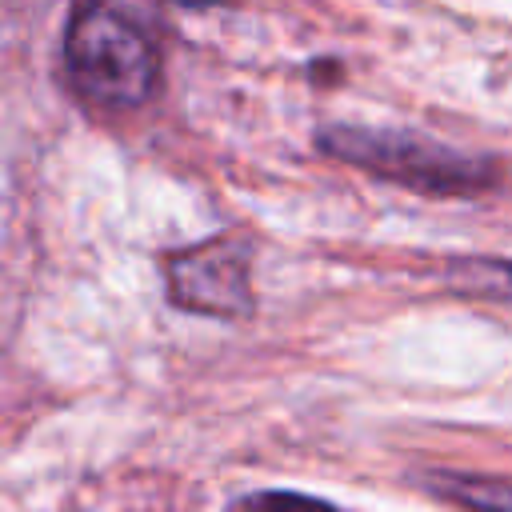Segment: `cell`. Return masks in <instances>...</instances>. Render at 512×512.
<instances>
[{
	"instance_id": "6da1fadb",
	"label": "cell",
	"mask_w": 512,
	"mask_h": 512,
	"mask_svg": "<svg viewBox=\"0 0 512 512\" xmlns=\"http://www.w3.org/2000/svg\"><path fill=\"white\" fill-rule=\"evenodd\" d=\"M64 76L96 108L124 112L144 104L160 80V48L140 12L120 4H84L64 28Z\"/></svg>"
},
{
	"instance_id": "7a4b0ae2",
	"label": "cell",
	"mask_w": 512,
	"mask_h": 512,
	"mask_svg": "<svg viewBox=\"0 0 512 512\" xmlns=\"http://www.w3.org/2000/svg\"><path fill=\"white\" fill-rule=\"evenodd\" d=\"M316 148L356 164L380 180L428 192V196H468L484 192L500 180L496 160L468 156L448 144H436L416 132L400 128H360V124H332L316 132Z\"/></svg>"
},
{
	"instance_id": "3957f363",
	"label": "cell",
	"mask_w": 512,
	"mask_h": 512,
	"mask_svg": "<svg viewBox=\"0 0 512 512\" xmlns=\"http://www.w3.org/2000/svg\"><path fill=\"white\" fill-rule=\"evenodd\" d=\"M168 300L184 312L240 320L256 308L248 280V248L240 240H204L164 260Z\"/></svg>"
},
{
	"instance_id": "277c9868",
	"label": "cell",
	"mask_w": 512,
	"mask_h": 512,
	"mask_svg": "<svg viewBox=\"0 0 512 512\" xmlns=\"http://www.w3.org/2000/svg\"><path fill=\"white\" fill-rule=\"evenodd\" d=\"M420 484L440 500H452L468 512H512V480L504 476H476V472H420Z\"/></svg>"
},
{
	"instance_id": "5b68a950",
	"label": "cell",
	"mask_w": 512,
	"mask_h": 512,
	"mask_svg": "<svg viewBox=\"0 0 512 512\" xmlns=\"http://www.w3.org/2000/svg\"><path fill=\"white\" fill-rule=\"evenodd\" d=\"M448 276L460 288H476L484 296H500L512 304V260H456L448 268Z\"/></svg>"
},
{
	"instance_id": "8992f818",
	"label": "cell",
	"mask_w": 512,
	"mask_h": 512,
	"mask_svg": "<svg viewBox=\"0 0 512 512\" xmlns=\"http://www.w3.org/2000/svg\"><path fill=\"white\" fill-rule=\"evenodd\" d=\"M228 512H340V508L328 504V500L304 496V492L272 488V492H248V496H240Z\"/></svg>"
}]
</instances>
